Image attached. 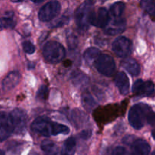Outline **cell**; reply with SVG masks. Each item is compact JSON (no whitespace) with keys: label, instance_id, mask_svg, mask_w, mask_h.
Wrapping results in <instances>:
<instances>
[{"label":"cell","instance_id":"6da1fadb","mask_svg":"<svg viewBox=\"0 0 155 155\" xmlns=\"http://www.w3.org/2000/svg\"><path fill=\"white\" fill-rule=\"evenodd\" d=\"M31 130L34 133L45 137L59 134H68L70 132L68 127L58 123L53 122L45 117L36 118L32 123Z\"/></svg>","mask_w":155,"mask_h":155},{"label":"cell","instance_id":"7a4b0ae2","mask_svg":"<svg viewBox=\"0 0 155 155\" xmlns=\"http://www.w3.org/2000/svg\"><path fill=\"white\" fill-rule=\"evenodd\" d=\"M93 13V2L92 0L84 2L77 9L75 13L76 24L80 31L85 32L89 29Z\"/></svg>","mask_w":155,"mask_h":155},{"label":"cell","instance_id":"3957f363","mask_svg":"<svg viewBox=\"0 0 155 155\" xmlns=\"http://www.w3.org/2000/svg\"><path fill=\"white\" fill-rule=\"evenodd\" d=\"M151 109L145 104L133 106L129 112V122L136 130H140L147 122V116Z\"/></svg>","mask_w":155,"mask_h":155},{"label":"cell","instance_id":"277c9868","mask_svg":"<svg viewBox=\"0 0 155 155\" xmlns=\"http://www.w3.org/2000/svg\"><path fill=\"white\" fill-rule=\"evenodd\" d=\"M65 49L63 45L55 41L47 42L42 49V55L48 63L55 64L61 61L65 57Z\"/></svg>","mask_w":155,"mask_h":155},{"label":"cell","instance_id":"5b68a950","mask_svg":"<svg viewBox=\"0 0 155 155\" xmlns=\"http://www.w3.org/2000/svg\"><path fill=\"white\" fill-rule=\"evenodd\" d=\"M94 64L97 71L106 77H111L116 70V64L114 58L106 54H101Z\"/></svg>","mask_w":155,"mask_h":155},{"label":"cell","instance_id":"8992f818","mask_svg":"<svg viewBox=\"0 0 155 155\" xmlns=\"http://www.w3.org/2000/svg\"><path fill=\"white\" fill-rule=\"evenodd\" d=\"M61 5L58 1H50L42 6L39 12V18L42 22L51 21L60 13Z\"/></svg>","mask_w":155,"mask_h":155},{"label":"cell","instance_id":"52a82bcc","mask_svg":"<svg viewBox=\"0 0 155 155\" xmlns=\"http://www.w3.org/2000/svg\"><path fill=\"white\" fill-rule=\"evenodd\" d=\"M113 51L120 58H126L130 55L133 50V43L127 37L120 36L114 41L112 44Z\"/></svg>","mask_w":155,"mask_h":155},{"label":"cell","instance_id":"ba28073f","mask_svg":"<svg viewBox=\"0 0 155 155\" xmlns=\"http://www.w3.org/2000/svg\"><path fill=\"white\" fill-rule=\"evenodd\" d=\"M12 124L14 127V133L21 134L24 133L27 128V117L25 112L19 108H16L10 114Z\"/></svg>","mask_w":155,"mask_h":155},{"label":"cell","instance_id":"9c48e42d","mask_svg":"<svg viewBox=\"0 0 155 155\" xmlns=\"http://www.w3.org/2000/svg\"><path fill=\"white\" fill-rule=\"evenodd\" d=\"M12 133L14 127L10 114L0 112V142L7 139Z\"/></svg>","mask_w":155,"mask_h":155},{"label":"cell","instance_id":"30bf717a","mask_svg":"<svg viewBox=\"0 0 155 155\" xmlns=\"http://www.w3.org/2000/svg\"><path fill=\"white\" fill-rule=\"evenodd\" d=\"M154 92V85L151 81L136 80L133 86V92L137 96H149Z\"/></svg>","mask_w":155,"mask_h":155},{"label":"cell","instance_id":"8fae6325","mask_svg":"<svg viewBox=\"0 0 155 155\" xmlns=\"http://www.w3.org/2000/svg\"><path fill=\"white\" fill-rule=\"evenodd\" d=\"M110 21V15L105 8H100L96 12H94L91 20V24L100 28H105Z\"/></svg>","mask_w":155,"mask_h":155},{"label":"cell","instance_id":"7c38bea8","mask_svg":"<svg viewBox=\"0 0 155 155\" xmlns=\"http://www.w3.org/2000/svg\"><path fill=\"white\" fill-rule=\"evenodd\" d=\"M126 25H127V23L124 18H113V19H110L109 24L104 28L105 29L104 32L110 36H115V35L123 33L126 29Z\"/></svg>","mask_w":155,"mask_h":155},{"label":"cell","instance_id":"4fadbf2b","mask_svg":"<svg viewBox=\"0 0 155 155\" xmlns=\"http://www.w3.org/2000/svg\"><path fill=\"white\" fill-rule=\"evenodd\" d=\"M151 147L146 141L143 139H136L132 143V155H148Z\"/></svg>","mask_w":155,"mask_h":155},{"label":"cell","instance_id":"5bb4252c","mask_svg":"<svg viewBox=\"0 0 155 155\" xmlns=\"http://www.w3.org/2000/svg\"><path fill=\"white\" fill-rule=\"evenodd\" d=\"M114 83L122 95H125L129 93L130 92V80L125 73H117L114 78Z\"/></svg>","mask_w":155,"mask_h":155},{"label":"cell","instance_id":"9a60e30c","mask_svg":"<svg viewBox=\"0 0 155 155\" xmlns=\"http://www.w3.org/2000/svg\"><path fill=\"white\" fill-rule=\"evenodd\" d=\"M21 75L18 71H12L9 73L2 81V89L5 91L12 90L19 83Z\"/></svg>","mask_w":155,"mask_h":155},{"label":"cell","instance_id":"2e32d148","mask_svg":"<svg viewBox=\"0 0 155 155\" xmlns=\"http://www.w3.org/2000/svg\"><path fill=\"white\" fill-rule=\"evenodd\" d=\"M121 66L132 76H138L140 74V66L133 58H126L121 62Z\"/></svg>","mask_w":155,"mask_h":155},{"label":"cell","instance_id":"e0dca14e","mask_svg":"<svg viewBox=\"0 0 155 155\" xmlns=\"http://www.w3.org/2000/svg\"><path fill=\"white\" fill-rule=\"evenodd\" d=\"M41 149L45 155H61L58 147L51 141L44 140L41 144Z\"/></svg>","mask_w":155,"mask_h":155},{"label":"cell","instance_id":"ac0fdd59","mask_svg":"<svg viewBox=\"0 0 155 155\" xmlns=\"http://www.w3.org/2000/svg\"><path fill=\"white\" fill-rule=\"evenodd\" d=\"M16 24L13 12H8L4 17L0 18V30L12 29Z\"/></svg>","mask_w":155,"mask_h":155},{"label":"cell","instance_id":"d6986e66","mask_svg":"<svg viewBox=\"0 0 155 155\" xmlns=\"http://www.w3.org/2000/svg\"><path fill=\"white\" fill-rule=\"evenodd\" d=\"M77 147L76 139L74 137H70L64 142L61 150V155H74Z\"/></svg>","mask_w":155,"mask_h":155},{"label":"cell","instance_id":"ffe728a7","mask_svg":"<svg viewBox=\"0 0 155 155\" xmlns=\"http://www.w3.org/2000/svg\"><path fill=\"white\" fill-rule=\"evenodd\" d=\"M101 54V51H99V49L95 47H91L85 51L83 58L89 64H95V62Z\"/></svg>","mask_w":155,"mask_h":155},{"label":"cell","instance_id":"44dd1931","mask_svg":"<svg viewBox=\"0 0 155 155\" xmlns=\"http://www.w3.org/2000/svg\"><path fill=\"white\" fill-rule=\"evenodd\" d=\"M126 5L123 2H117L110 8V14L113 18H121L125 10Z\"/></svg>","mask_w":155,"mask_h":155},{"label":"cell","instance_id":"7402d4cb","mask_svg":"<svg viewBox=\"0 0 155 155\" xmlns=\"http://www.w3.org/2000/svg\"><path fill=\"white\" fill-rule=\"evenodd\" d=\"M140 5L142 8L155 20V0H142Z\"/></svg>","mask_w":155,"mask_h":155},{"label":"cell","instance_id":"603a6c76","mask_svg":"<svg viewBox=\"0 0 155 155\" xmlns=\"http://www.w3.org/2000/svg\"><path fill=\"white\" fill-rule=\"evenodd\" d=\"M82 102L85 108L87 110H91L93 108L95 105V101L92 95L88 92H85L82 96Z\"/></svg>","mask_w":155,"mask_h":155},{"label":"cell","instance_id":"cb8c5ba5","mask_svg":"<svg viewBox=\"0 0 155 155\" xmlns=\"http://www.w3.org/2000/svg\"><path fill=\"white\" fill-rule=\"evenodd\" d=\"M23 49L27 54H32L35 52L36 48H35L34 45L30 41H25L23 42Z\"/></svg>","mask_w":155,"mask_h":155},{"label":"cell","instance_id":"d4e9b609","mask_svg":"<svg viewBox=\"0 0 155 155\" xmlns=\"http://www.w3.org/2000/svg\"><path fill=\"white\" fill-rule=\"evenodd\" d=\"M48 96V89L45 86H42L37 92L36 97L39 99L45 100Z\"/></svg>","mask_w":155,"mask_h":155},{"label":"cell","instance_id":"484cf974","mask_svg":"<svg viewBox=\"0 0 155 155\" xmlns=\"http://www.w3.org/2000/svg\"><path fill=\"white\" fill-rule=\"evenodd\" d=\"M67 41H68V45L69 46L70 49L71 48H75L77 46L78 44V39H77V36L74 34L68 35L67 37Z\"/></svg>","mask_w":155,"mask_h":155},{"label":"cell","instance_id":"4316f807","mask_svg":"<svg viewBox=\"0 0 155 155\" xmlns=\"http://www.w3.org/2000/svg\"><path fill=\"white\" fill-rule=\"evenodd\" d=\"M112 155H130L128 151L124 148V147L118 146L114 148Z\"/></svg>","mask_w":155,"mask_h":155},{"label":"cell","instance_id":"83f0119b","mask_svg":"<svg viewBox=\"0 0 155 155\" xmlns=\"http://www.w3.org/2000/svg\"><path fill=\"white\" fill-rule=\"evenodd\" d=\"M147 123L150 125L154 126L155 125V112L153 110H150L149 113L148 114L147 116Z\"/></svg>","mask_w":155,"mask_h":155},{"label":"cell","instance_id":"f1b7e54d","mask_svg":"<svg viewBox=\"0 0 155 155\" xmlns=\"http://www.w3.org/2000/svg\"><path fill=\"white\" fill-rule=\"evenodd\" d=\"M91 136V132L90 131H83L81 133V137L83 139H88Z\"/></svg>","mask_w":155,"mask_h":155},{"label":"cell","instance_id":"f546056e","mask_svg":"<svg viewBox=\"0 0 155 155\" xmlns=\"http://www.w3.org/2000/svg\"><path fill=\"white\" fill-rule=\"evenodd\" d=\"M31 1H33V2L35 3H40L42 2H43L44 0H31Z\"/></svg>","mask_w":155,"mask_h":155},{"label":"cell","instance_id":"4dcf8cb0","mask_svg":"<svg viewBox=\"0 0 155 155\" xmlns=\"http://www.w3.org/2000/svg\"><path fill=\"white\" fill-rule=\"evenodd\" d=\"M152 136H153V138L155 139V129L154 130H153V131H152Z\"/></svg>","mask_w":155,"mask_h":155},{"label":"cell","instance_id":"1f68e13d","mask_svg":"<svg viewBox=\"0 0 155 155\" xmlns=\"http://www.w3.org/2000/svg\"><path fill=\"white\" fill-rule=\"evenodd\" d=\"M29 155H39L37 153H35V152H30V154Z\"/></svg>","mask_w":155,"mask_h":155},{"label":"cell","instance_id":"d6a6232c","mask_svg":"<svg viewBox=\"0 0 155 155\" xmlns=\"http://www.w3.org/2000/svg\"><path fill=\"white\" fill-rule=\"evenodd\" d=\"M12 2H21L22 0H12Z\"/></svg>","mask_w":155,"mask_h":155},{"label":"cell","instance_id":"836d02e7","mask_svg":"<svg viewBox=\"0 0 155 155\" xmlns=\"http://www.w3.org/2000/svg\"><path fill=\"white\" fill-rule=\"evenodd\" d=\"M0 155H5L4 151H1V150H0Z\"/></svg>","mask_w":155,"mask_h":155},{"label":"cell","instance_id":"e575fe53","mask_svg":"<svg viewBox=\"0 0 155 155\" xmlns=\"http://www.w3.org/2000/svg\"><path fill=\"white\" fill-rule=\"evenodd\" d=\"M151 155H155V152H153L152 154H151Z\"/></svg>","mask_w":155,"mask_h":155},{"label":"cell","instance_id":"d590c367","mask_svg":"<svg viewBox=\"0 0 155 155\" xmlns=\"http://www.w3.org/2000/svg\"><path fill=\"white\" fill-rule=\"evenodd\" d=\"M101 1H102V2H104V1H106V0H101Z\"/></svg>","mask_w":155,"mask_h":155}]
</instances>
